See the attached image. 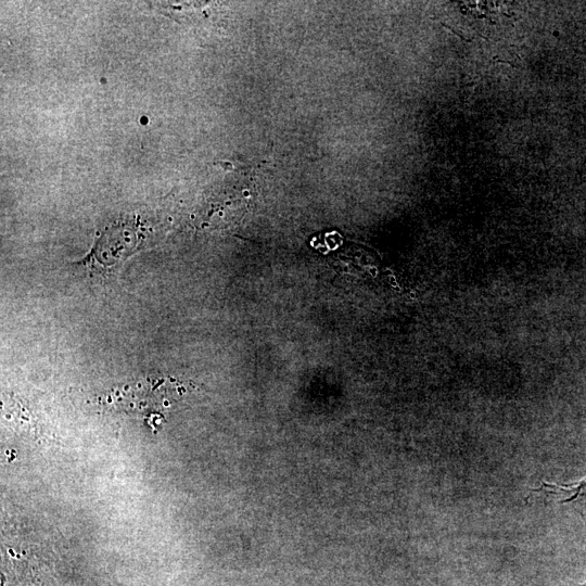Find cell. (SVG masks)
Masks as SVG:
<instances>
[{
	"instance_id": "obj_1",
	"label": "cell",
	"mask_w": 586,
	"mask_h": 586,
	"mask_svg": "<svg viewBox=\"0 0 586 586\" xmlns=\"http://www.w3.org/2000/svg\"><path fill=\"white\" fill-rule=\"evenodd\" d=\"M545 489H552V490H560V491H564V492H571V493H575L571 496V498L566 499L563 501L564 502H571V501H575L576 499L579 498V496H581V494L583 493V491H586V479H584L583 481L579 482V483H575V484H570V486H556V484H549V483H543L542 488L537 489L535 491H542Z\"/></svg>"
},
{
	"instance_id": "obj_2",
	"label": "cell",
	"mask_w": 586,
	"mask_h": 586,
	"mask_svg": "<svg viewBox=\"0 0 586 586\" xmlns=\"http://www.w3.org/2000/svg\"><path fill=\"white\" fill-rule=\"evenodd\" d=\"M582 586H586V583H585V584H583Z\"/></svg>"
}]
</instances>
